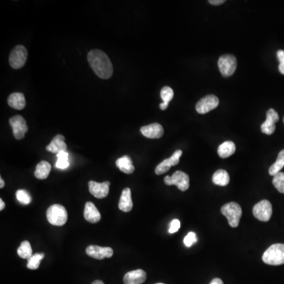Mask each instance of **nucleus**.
Listing matches in <instances>:
<instances>
[{"mask_svg": "<svg viewBox=\"0 0 284 284\" xmlns=\"http://www.w3.org/2000/svg\"><path fill=\"white\" fill-rule=\"evenodd\" d=\"M282 121H283V123H284V117L283 118H282Z\"/></svg>", "mask_w": 284, "mask_h": 284, "instance_id": "a19ab883", "label": "nucleus"}, {"mask_svg": "<svg viewBox=\"0 0 284 284\" xmlns=\"http://www.w3.org/2000/svg\"><path fill=\"white\" fill-rule=\"evenodd\" d=\"M284 167V149L279 152V155H278L277 160L272 164V166L269 168L268 170V173L269 175H272V176H275V175H277L278 173L281 172V170Z\"/></svg>", "mask_w": 284, "mask_h": 284, "instance_id": "393cba45", "label": "nucleus"}, {"mask_svg": "<svg viewBox=\"0 0 284 284\" xmlns=\"http://www.w3.org/2000/svg\"><path fill=\"white\" fill-rule=\"evenodd\" d=\"M0 183H1V185H0V188L3 189V188L4 187V185H5V182H4V179H3L2 178H0Z\"/></svg>", "mask_w": 284, "mask_h": 284, "instance_id": "58836bf2", "label": "nucleus"}, {"mask_svg": "<svg viewBox=\"0 0 284 284\" xmlns=\"http://www.w3.org/2000/svg\"><path fill=\"white\" fill-rule=\"evenodd\" d=\"M182 150H177L174 152L173 155L168 159L164 160L156 168H155V172L157 175H163L166 173L171 169V166H175L179 163L181 156H182Z\"/></svg>", "mask_w": 284, "mask_h": 284, "instance_id": "f8f14e48", "label": "nucleus"}, {"mask_svg": "<svg viewBox=\"0 0 284 284\" xmlns=\"http://www.w3.org/2000/svg\"><path fill=\"white\" fill-rule=\"evenodd\" d=\"M110 182H104L102 183L89 181L88 182V188L89 192L92 196L98 199L106 198L109 194Z\"/></svg>", "mask_w": 284, "mask_h": 284, "instance_id": "4468645a", "label": "nucleus"}, {"mask_svg": "<svg viewBox=\"0 0 284 284\" xmlns=\"http://www.w3.org/2000/svg\"><path fill=\"white\" fill-rule=\"evenodd\" d=\"M7 102L11 108L15 110H22L25 108L26 101H25V96L21 92H14L10 95L7 100Z\"/></svg>", "mask_w": 284, "mask_h": 284, "instance_id": "aec40b11", "label": "nucleus"}, {"mask_svg": "<svg viewBox=\"0 0 284 284\" xmlns=\"http://www.w3.org/2000/svg\"><path fill=\"white\" fill-rule=\"evenodd\" d=\"M212 182L215 185H220V186L228 185L230 182V176L228 171L223 169L215 171L212 176Z\"/></svg>", "mask_w": 284, "mask_h": 284, "instance_id": "b1692460", "label": "nucleus"}, {"mask_svg": "<svg viewBox=\"0 0 284 284\" xmlns=\"http://www.w3.org/2000/svg\"><path fill=\"white\" fill-rule=\"evenodd\" d=\"M279 119V114L275 110L272 108L268 110L266 114V120L261 125V132L267 135L273 134L275 131V122H277Z\"/></svg>", "mask_w": 284, "mask_h": 284, "instance_id": "9b49d317", "label": "nucleus"}, {"mask_svg": "<svg viewBox=\"0 0 284 284\" xmlns=\"http://www.w3.org/2000/svg\"><path fill=\"white\" fill-rule=\"evenodd\" d=\"M9 123L12 127L13 134L15 139H23L28 131L25 118L21 115H15L10 118Z\"/></svg>", "mask_w": 284, "mask_h": 284, "instance_id": "1a4fd4ad", "label": "nucleus"}, {"mask_svg": "<svg viewBox=\"0 0 284 284\" xmlns=\"http://www.w3.org/2000/svg\"><path fill=\"white\" fill-rule=\"evenodd\" d=\"M224 2H225L224 0H209V1H208L209 4L214 6L221 5V4H224Z\"/></svg>", "mask_w": 284, "mask_h": 284, "instance_id": "f704fd0d", "label": "nucleus"}, {"mask_svg": "<svg viewBox=\"0 0 284 284\" xmlns=\"http://www.w3.org/2000/svg\"><path fill=\"white\" fill-rule=\"evenodd\" d=\"M115 164H116L117 168L118 169L120 170L123 173L128 174V175L132 174L135 170L132 160L128 155H123L122 157L117 160Z\"/></svg>", "mask_w": 284, "mask_h": 284, "instance_id": "412c9836", "label": "nucleus"}, {"mask_svg": "<svg viewBox=\"0 0 284 284\" xmlns=\"http://www.w3.org/2000/svg\"><path fill=\"white\" fill-rule=\"evenodd\" d=\"M118 208L124 212H129L132 210L133 201L131 198V190L130 188H125L122 191L118 202Z\"/></svg>", "mask_w": 284, "mask_h": 284, "instance_id": "6ab92c4d", "label": "nucleus"}, {"mask_svg": "<svg viewBox=\"0 0 284 284\" xmlns=\"http://www.w3.org/2000/svg\"><path fill=\"white\" fill-rule=\"evenodd\" d=\"M236 150V146L235 143L232 141H225L224 143L221 144L218 148V155L219 157L225 158L229 157L231 155H233Z\"/></svg>", "mask_w": 284, "mask_h": 284, "instance_id": "5701e85b", "label": "nucleus"}, {"mask_svg": "<svg viewBox=\"0 0 284 284\" xmlns=\"http://www.w3.org/2000/svg\"><path fill=\"white\" fill-rule=\"evenodd\" d=\"M156 284H164V283H156Z\"/></svg>", "mask_w": 284, "mask_h": 284, "instance_id": "79ce46f5", "label": "nucleus"}, {"mask_svg": "<svg viewBox=\"0 0 284 284\" xmlns=\"http://www.w3.org/2000/svg\"><path fill=\"white\" fill-rule=\"evenodd\" d=\"M262 260L267 265H276L284 264V244L276 243L271 245L265 251Z\"/></svg>", "mask_w": 284, "mask_h": 284, "instance_id": "f03ea898", "label": "nucleus"}, {"mask_svg": "<svg viewBox=\"0 0 284 284\" xmlns=\"http://www.w3.org/2000/svg\"><path fill=\"white\" fill-rule=\"evenodd\" d=\"M57 162L55 167L58 169H67L69 167V154L67 152H61L57 154Z\"/></svg>", "mask_w": 284, "mask_h": 284, "instance_id": "bb28decb", "label": "nucleus"}, {"mask_svg": "<svg viewBox=\"0 0 284 284\" xmlns=\"http://www.w3.org/2000/svg\"><path fill=\"white\" fill-rule=\"evenodd\" d=\"M92 284H104L101 280H95Z\"/></svg>", "mask_w": 284, "mask_h": 284, "instance_id": "ea45409f", "label": "nucleus"}, {"mask_svg": "<svg viewBox=\"0 0 284 284\" xmlns=\"http://www.w3.org/2000/svg\"><path fill=\"white\" fill-rule=\"evenodd\" d=\"M146 280V273L142 269L131 271L124 275V284H142Z\"/></svg>", "mask_w": 284, "mask_h": 284, "instance_id": "dca6fc26", "label": "nucleus"}, {"mask_svg": "<svg viewBox=\"0 0 284 284\" xmlns=\"http://www.w3.org/2000/svg\"><path fill=\"white\" fill-rule=\"evenodd\" d=\"M164 182L168 185H177L181 191H186L190 187L189 175L181 171H175L171 176L165 177Z\"/></svg>", "mask_w": 284, "mask_h": 284, "instance_id": "39448f33", "label": "nucleus"}, {"mask_svg": "<svg viewBox=\"0 0 284 284\" xmlns=\"http://www.w3.org/2000/svg\"><path fill=\"white\" fill-rule=\"evenodd\" d=\"M85 251L88 257L97 260L111 258L114 254L113 249L111 247H101L95 245H89Z\"/></svg>", "mask_w": 284, "mask_h": 284, "instance_id": "ddd939ff", "label": "nucleus"}, {"mask_svg": "<svg viewBox=\"0 0 284 284\" xmlns=\"http://www.w3.org/2000/svg\"><path fill=\"white\" fill-rule=\"evenodd\" d=\"M51 170V166L49 163L47 162V161H41L37 165L34 175H35L36 178L41 179V180L46 179L49 176Z\"/></svg>", "mask_w": 284, "mask_h": 284, "instance_id": "4be33fe9", "label": "nucleus"}, {"mask_svg": "<svg viewBox=\"0 0 284 284\" xmlns=\"http://www.w3.org/2000/svg\"><path fill=\"white\" fill-rule=\"evenodd\" d=\"M219 101L215 95H208L203 97L196 104V110L199 114H206L219 106Z\"/></svg>", "mask_w": 284, "mask_h": 284, "instance_id": "9d476101", "label": "nucleus"}, {"mask_svg": "<svg viewBox=\"0 0 284 284\" xmlns=\"http://www.w3.org/2000/svg\"><path fill=\"white\" fill-rule=\"evenodd\" d=\"M209 284H224V282H223V281L221 280L220 279H219V278H215V279L211 281Z\"/></svg>", "mask_w": 284, "mask_h": 284, "instance_id": "c9c22d12", "label": "nucleus"}, {"mask_svg": "<svg viewBox=\"0 0 284 284\" xmlns=\"http://www.w3.org/2000/svg\"><path fill=\"white\" fill-rule=\"evenodd\" d=\"M16 198L20 203L22 204V205H28L32 201L30 194L25 190H18L16 192Z\"/></svg>", "mask_w": 284, "mask_h": 284, "instance_id": "c85d7f7f", "label": "nucleus"}, {"mask_svg": "<svg viewBox=\"0 0 284 284\" xmlns=\"http://www.w3.org/2000/svg\"><path fill=\"white\" fill-rule=\"evenodd\" d=\"M67 145L65 143V138L62 134H58L46 147L47 151L52 153L58 154L61 152H67Z\"/></svg>", "mask_w": 284, "mask_h": 284, "instance_id": "f3484780", "label": "nucleus"}, {"mask_svg": "<svg viewBox=\"0 0 284 284\" xmlns=\"http://www.w3.org/2000/svg\"><path fill=\"white\" fill-rule=\"evenodd\" d=\"M183 242L186 247H191L194 244L198 242L196 234L193 232V231L189 232L188 235L184 238Z\"/></svg>", "mask_w": 284, "mask_h": 284, "instance_id": "2f4dec72", "label": "nucleus"}, {"mask_svg": "<svg viewBox=\"0 0 284 284\" xmlns=\"http://www.w3.org/2000/svg\"><path fill=\"white\" fill-rule=\"evenodd\" d=\"M218 67L221 74L225 78L233 75L236 71L237 59L233 55H224L218 60Z\"/></svg>", "mask_w": 284, "mask_h": 284, "instance_id": "6e6552de", "label": "nucleus"}, {"mask_svg": "<svg viewBox=\"0 0 284 284\" xmlns=\"http://www.w3.org/2000/svg\"><path fill=\"white\" fill-rule=\"evenodd\" d=\"M4 208H5V203L2 199H0V210L3 211Z\"/></svg>", "mask_w": 284, "mask_h": 284, "instance_id": "4c0bfd02", "label": "nucleus"}, {"mask_svg": "<svg viewBox=\"0 0 284 284\" xmlns=\"http://www.w3.org/2000/svg\"><path fill=\"white\" fill-rule=\"evenodd\" d=\"M164 128L157 122L145 125L141 128V133L143 136L151 139H158L164 135Z\"/></svg>", "mask_w": 284, "mask_h": 284, "instance_id": "2eb2a0df", "label": "nucleus"}, {"mask_svg": "<svg viewBox=\"0 0 284 284\" xmlns=\"http://www.w3.org/2000/svg\"><path fill=\"white\" fill-rule=\"evenodd\" d=\"M277 58L279 59V71L281 74L284 75V51L283 50H279L277 51Z\"/></svg>", "mask_w": 284, "mask_h": 284, "instance_id": "72a5a7b5", "label": "nucleus"}, {"mask_svg": "<svg viewBox=\"0 0 284 284\" xmlns=\"http://www.w3.org/2000/svg\"><path fill=\"white\" fill-rule=\"evenodd\" d=\"M88 64L97 76L101 79H109L113 74V66L109 57L101 50L94 49L88 54Z\"/></svg>", "mask_w": 284, "mask_h": 284, "instance_id": "f257e3e1", "label": "nucleus"}, {"mask_svg": "<svg viewBox=\"0 0 284 284\" xmlns=\"http://www.w3.org/2000/svg\"><path fill=\"white\" fill-rule=\"evenodd\" d=\"M47 219L51 225L64 226L68 219L67 209L61 205H51L47 210Z\"/></svg>", "mask_w": 284, "mask_h": 284, "instance_id": "7ed1b4c3", "label": "nucleus"}, {"mask_svg": "<svg viewBox=\"0 0 284 284\" xmlns=\"http://www.w3.org/2000/svg\"><path fill=\"white\" fill-rule=\"evenodd\" d=\"M253 214L254 217L262 222H268L272 217V204L268 200H262L254 205L253 208Z\"/></svg>", "mask_w": 284, "mask_h": 284, "instance_id": "0eeeda50", "label": "nucleus"}, {"mask_svg": "<svg viewBox=\"0 0 284 284\" xmlns=\"http://www.w3.org/2000/svg\"><path fill=\"white\" fill-rule=\"evenodd\" d=\"M18 254L22 259H29L33 256V249L30 243L28 241L21 242L18 249Z\"/></svg>", "mask_w": 284, "mask_h": 284, "instance_id": "a878e982", "label": "nucleus"}, {"mask_svg": "<svg viewBox=\"0 0 284 284\" xmlns=\"http://www.w3.org/2000/svg\"><path fill=\"white\" fill-rule=\"evenodd\" d=\"M272 183L275 189L277 190L281 194H284V173L279 172L277 175L274 176L272 179Z\"/></svg>", "mask_w": 284, "mask_h": 284, "instance_id": "c756f323", "label": "nucleus"}, {"mask_svg": "<svg viewBox=\"0 0 284 284\" xmlns=\"http://www.w3.org/2000/svg\"><path fill=\"white\" fill-rule=\"evenodd\" d=\"M44 254H36L33 255L29 259H28V264H27V268L31 270H36L39 268L41 265V261L44 259Z\"/></svg>", "mask_w": 284, "mask_h": 284, "instance_id": "cd10ccee", "label": "nucleus"}, {"mask_svg": "<svg viewBox=\"0 0 284 284\" xmlns=\"http://www.w3.org/2000/svg\"><path fill=\"white\" fill-rule=\"evenodd\" d=\"M28 51L22 45H18L11 51L9 57V64L14 69H20L26 62Z\"/></svg>", "mask_w": 284, "mask_h": 284, "instance_id": "423d86ee", "label": "nucleus"}, {"mask_svg": "<svg viewBox=\"0 0 284 284\" xmlns=\"http://www.w3.org/2000/svg\"><path fill=\"white\" fill-rule=\"evenodd\" d=\"M180 221L177 219H173V220L171 221V224H170L169 233H176L177 231L180 228Z\"/></svg>", "mask_w": 284, "mask_h": 284, "instance_id": "473e14b6", "label": "nucleus"}, {"mask_svg": "<svg viewBox=\"0 0 284 284\" xmlns=\"http://www.w3.org/2000/svg\"><path fill=\"white\" fill-rule=\"evenodd\" d=\"M161 97L162 99L163 103L164 104H169L170 101L173 99L174 91L171 87L164 86L161 89Z\"/></svg>", "mask_w": 284, "mask_h": 284, "instance_id": "7c9ffc66", "label": "nucleus"}, {"mask_svg": "<svg viewBox=\"0 0 284 284\" xmlns=\"http://www.w3.org/2000/svg\"><path fill=\"white\" fill-rule=\"evenodd\" d=\"M221 212L224 216H226L231 228H237L238 226L242 215L240 205L235 202H230L221 208Z\"/></svg>", "mask_w": 284, "mask_h": 284, "instance_id": "20e7f679", "label": "nucleus"}, {"mask_svg": "<svg viewBox=\"0 0 284 284\" xmlns=\"http://www.w3.org/2000/svg\"><path fill=\"white\" fill-rule=\"evenodd\" d=\"M168 105H169V104L161 103V104H160V108H161V110H163V111H164V110H166L167 108H168Z\"/></svg>", "mask_w": 284, "mask_h": 284, "instance_id": "e433bc0d", "label": "nucleus"}, {"mask_svg": "<svg viewBox=\"0 0 284 284\" xmlns=\"http://www.w3.org/2000/svg\"><path fill=\"white\" fill-rule=\"evenodd\" d=\"M84 217L91 224H96L101 220V213L92 202H87L85 204Z\"/></svg>", "mask_w": 284, "mask_h": 284, "instance_id": "a211bd4d", "label": "nucleus"}]
</instances>
